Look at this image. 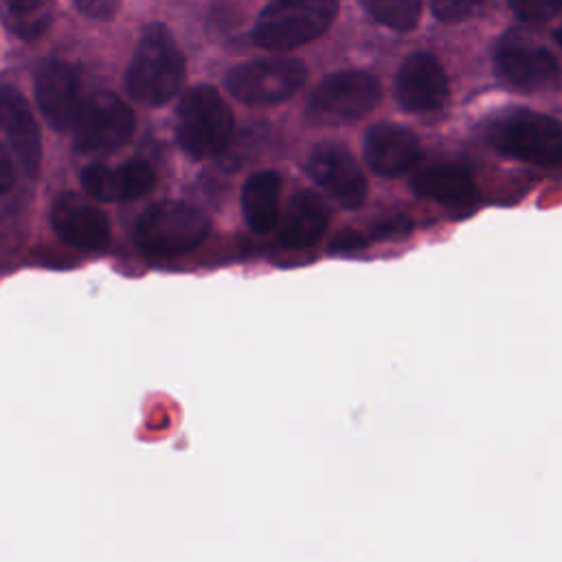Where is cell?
<instances>
[{
  "label": "cell",
  "instance_id": "6da1fadb",
  "mask_svg": "<svg viewBox=\"0 0 562 562\" xmlns=\"http://www.w3.org/2000/svg\"><path fill=\"white\" fill-rule=\"evenodd\" d=\"M184 72V57L171 33L162 24H151L132 55L125 88L138 103L162 105L182 88Z\"/></svg>",
  "mask_w": 562,
  "mask_h": 562
},
{
  "label": "cell",
  "instance_id": "7a4b0ae2",
  "mask_svg": "<svg viewBox=\"0 0 562 562\" xmlns=\"http://www.w3.org/2000/svg\"><path fill=\"white\" fill-rule=\"evenodd\" d=\"M209 231L211 222L198 206L167 200L149 206L136 220L134 244L147 257H178L198 248Z\"/></svg>",
  "mask_w": 562,
  "mask_h": 562
},
{
  "label": "cell",
  "instance_id": "3957f363",
  "mask_svg": "<svg viewBox=\"0 0 562 562\" xmlns=\"http://www.w3.org/2000/svg\"><path fill=\"white\" fill-rule=\"evenodd\" d=\"M233 134V114L211 86L191 88L178 103L176 136L193 158H213L226 149Z\"/></svg>",
  "mask_w": 562,
  "mask_h": 562
},
{
  "label": "cell",
  "instance_id": "277c9868",
  "mask_svg": "<svg viewBox=\"0 0 562 562\" xmlns=\"http://www.w3.org/2000/svg\"><path fill=\"white\" fill-rule=\"evenodd\" d=\"M338 0H274L252 29V40L268 50H290L323 35L334 22Z\"/></svg>",
  "mask_w": 562,
  "mask_h": 562
},
{
  "label": "cell",
  "instance_id": "5b68a950",
  "mask_svg": "<svg viewBox=\"0 0 562 562\" xmlns=\"http://www.w3.org/2000/svg\"><path fill=\"white\" fill-rule=\"evenodd\" d=\"M490 136L503 154L518 160L540 167L562 162V121L549 114L529 110L509 112L494 123Z\"/></svg>",
  "mask_w": 562,
  "mask_h": 562
},
{
  "label": "cell",
  "instance_id": "8992f818",
  "mask_svg": "<svg viewBox=\"0 0 562 562\" xmlns=\"http://www.w3.org/2000/svg\"><path fill=\"white\" fill-rule=\"evenodd\" d=\"M380 99V83L362 70L336 72L325 77L307 101V116L316 123L338 125L362 119Z\"/></svg>",
  "mask_w": 562,
  "mask_h": 562
},
{
  "label": "cell",
  "instance_id": "52a82bcc",
  "mask_svg": "<svg viewBox=\"0 0 562 562\" xmlns=\"http://www.w3.org/2000/svg\"><path fill=\"white\" fill-rule=\"evenodd\" d=\"M134 130L132 108L112 92L88 97L72 123L75 147L83 154H112L127 145Z\"/></svg>",
  "mask_w": 562,
  "mask_h": 562
},
{
  "label": "cell",
  "instance_id": "ba28073f",
  "mask_svg": "<svg viewBox=\"0 0 562 562\" xmlns=\"http://www.w3.org/2000/svg\"><path fill=\"white\" fill-rule=\"evenodd\" d=\"M307 77L301 59H255L235 66L226 77L228 92L246 105H274L290 99Z\"/></svg>",
  "mask_w": 562,
  "mask_h": 562
},
{
  "label": "cell",
  "instance_id": "9c48e42d",
  "mask_svg": "<svg viewBox=\"0 0 562 562\" xmlns=\"http://www.w3.org/2000/svg\"><path fill=\"white\" fill-rule=\"evenodd\" d=\"M305 169L310 178L340 206L356 209L364 202L367 178L345 147L331 143L314 147L307 156Z\"/></svg>",
  "mask_w": 562,
  "mask_h": 562
},
{
  "label": "cell",
  "instance_id": "30bf717a",
  "mask_svg": "<svg viewBox=\"0 0 562 562\" xmlns=\"http://www.w3.org/2000/svg\"><path fill=\"white\" fill-rule=\"evenodd\" d=\"M496 70L514 88L536 90L560 79L555 57L520 33H507L496 46Z\"/></svg>",
  "mask_w": 562,
  "mask_h": 562
},
{
  "label": "cell",
  "instance_id": "8fae6325",
  "mask_svg": "<svg viewBox=\"0 0 562 562\" xmlns=\"http://www.w3.org/2000/svg\"><path fill=\"white\" fill-rule=\"evenodd\" d=\"M50 222L57 237L79 250L103 248L110 239V220L92 202L66 191L55 198Z\"/></svg>",
  "mask_w": 562,
  "mask_h": 562
},
{
  "label": "cell",
  "instance_id": "7c38bea8",
  "mask_svg": "<svg viewBox=\"0 0 562 562\" xmlns=\"http://www.w3.org/2000/svg\"><path fill=\"white\" fill-rule=\"evenodd\" d=\"M0 143L13 151L24 173L35 176L40 171L42 143L37 123L24 97L11 86H0Z\"/></svg>",
  "mask_w": 562,
  "mask_h": 562
},
{
  "label": "cell",
  "instance_id": "4fadbf2b",
  "mask_svg": "<svg viewBox=\"0 0 562 562\" xmlns=\"http://www.w3.org/2000/svg\"><path fill=\"white\" fill-rule=\"evenodd\" d=\"M35 99L53 130H70L83 103L72 66L59 59L46 61L35 77Z\"/></svg>",
  "mask_w": 562,
  "mask_h": 562
},
{
  "label": "cell",
  "instance_id": "5bb4252c",
  "mask_svg": "<svg viewBox=\"0 0 562 562\" xmlns=\"http://www.w3.org/2000/svg\"><path fill=\"white\" fill-rule=\"evenodd\" d=\"M395 97L411 112L439 110L448 97V79L441 64L428 53L406 57L395 79Z\"/></svg>",
  "mask_w": 562,
  "mask_h": 562
},
{
  "label": "cell",
  "instance_id": "9a60e30c",
  "mask_svg": "<svg viewBox=\"0 0 562 562\" xmlns=\"http://www.w3.org/2000/svg\"><path fill=\"white\" fill-rule=\"evenodd\" d=\"M422 158L419 138L393 123H378L364 136V160L373 173L395 178L411 171Z\"/></svg>",
  "mask_w": 562,
  "mask_h": 562
},
{
  "label": "cell",
  "instance_id": "2e32d148",
  "mask_svg": "<svg viewBox=\"0 0 562 562\" xmlns=\"http://www.w3.org/2000/svg\"><path fill=\"white\" fill-rule=\"evenodd\" d=\"M81 187L88 195L105 202L136 200L156 187V173L147 162L134 160L119 167L88 165L81 171Z\"/></svg>",
  "mask_w": 562,
  "mask_h": 562
},
{
  "label": "cell",
  "instance_id": "e0dca14e",
  "mask_svg": "<svg viewBox=\"0 0 562 562\" xmlns=\"http://www.w3.org/2000/svg\"><path fill=\"white\" fill-rule=\"evenodd\" d=\"M327 222L329 215L323 200L312 191H299L288 202L279 226V239L285 248H307L323 237Z\"/></svg>",
  "mask_w": 562,
  "mask_h": 562
},
{
  "label": "cell",
  "instance_id": "ac0fdd59",
  "mask_svg": "<svg viewBox=\"0 0 562 562\" xmlns=\"http://www.w3.org/2000/svg\"><path fill=\"white\" fill-rule=\"evenodd\" d=\"M411 187L422 198L448 206H463L476 195L474 178L470 169L461 165H435L422 169L411 178Z\"/></svg>",
  "mask_w": 562,
  "mask_h": 562
},
{
  "label": "cell",
  "instance_id": "d6986e66",
  "mask_svg": "<svg viewBox=\"0 0 562 562\" xmlns=\"http://www.w3.org/2000/svg\"><path fill=\"white\" fill-rule=\"evenodd\" d=\"M281 176L272 169H261L248 176L241 187V211L246 224L255 233H270L279 222Z\"/></svg>",
  "mask_w": 562,
  "mask_h": 562
},
{
  "label": "cell",
  "instance_id": "ffe728a7",
  "mask_svg": "<svg viewBox=\"0 0 562 562\" xmlns=\"http://www.w3.org/2000/svg\"><path fill=\"white\" fill-rule=\"evenodd\" d=\"M50 0H4L7 26L20 40H37L50 24Z\"/></svg>",
  "mask_w": 562,
  "mask_h": 562
},
{
  "label": "cell",
  "instance_id": "44dd1931",
  "mask_svg": "<svg viewBox=\"0 0 562 562\" xmlns=\"http://www.w3.org/2000/svg\"><path fill=\"white\" fill-rule=\"evenodd\" d=\"M367 13L393 31H411L422 13V0H360Z\"/></svg>",
  "mask_w": 562,
  "mask_h": 562
},
{
  "label": "cell",
  "instance_id": "7402d4cb",
  "mask_svg": "<svg viewBox=\"0 0 562 562\" xmlns=\"http://www.w3.org/2000/svg\"><path fill=\"white\" fill-rule=\"evenodd\" d=\"M509 7L525 22H544L562 9V0H509Z\"/></svg>",
  "mask_w": 562,
  "mask_h": 562
},
{
  "label": "cell",
  "instance_id": "603a6c76",
  "mask_svg": "<svg viewBox=\"0 0 562 562\" xmlns=\"http://www.w3.org/2000/svg\"><path fill=\"white\" fill-rule=\"evenodd\" d=\"M481 7V0H430V9L441 22H461L474 15Z\"/></svg>",
  "mask_w": 562,
  "mask_h": 562
},
{
  "label": "cell",
  "instance_id": "cb8c5ba5",
  "mask_svg": "<svg viewBox=\"0 0 562 562\" xmlns=\"http://www.w3.org/2000/svg\"><path fill=\"white\" fill-rule=\"evenodd\" d=\"M77 9L94 20H108L116 13L121 0H72Z\"/></svg>",
  "mask_w": 562,
  "mask_h": 562
},
{
  "label": "cell",
  "instance_id": "d4e9b609",
  "mask_svg": "<svg viewBox=\"0 0 562 562\" xmlns=\"http://www.w3.org/2000/svg\"><path fill=\"white\" fill-rule=\"evenodd\" d=\"M15 182V171H13V162L9 158L7 147L0 143V193H7Z\"/></svg>",
  "mask_w": 562,
  "mask_h": 562
},
{
  "label": "cell",
  "instance_id": "484cf974",
  "mask_svg": "<svg viewBox=\"0 0 562 562\" xmlns=\"http://www.w3.org/2000/svg\"><path fill=\"white\" fill-rule=\"evenodd\" d=\"M555 42L562 46V26L555 31Z\"/></svg>",
  "mask_w": 562,
  "mask_h": 562
}]
</instances>
